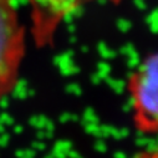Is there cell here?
Masks as SVG:
<instances>
[{"label": "cell", "mask_w": 158, "mask_h": 158, "mask_svg": "<svg viewBox=\"0 0 158 158\" xmlns=\"http://www.w3.org/2000/svg\"><path fill=\"white\" fill-rule=\"evenodd\" d=\"M127 92L138 132L158 135V51L146 56L130 73Z\"/></svg>", "instance_id": "cell-1"}, {"label": "cell", "mask_w": 158, "mask_h": 158, "mask_svg": "<svg viewBox=\"0 0 158 158\" xmlns=\"http://www.w3.org/2000/svg\"><path fill=\"white\" fill-rule=\"evenodd\" d=\"M25 49V30L15 0H0V101L19 82Z\"/></svg>", "instance_id": "cell-2"}, {"label": "cell", "mask_w": 158, "mask_h": 158, "mask_svg": "<svg viewBox=\"0 0 158 158\" xmlns=\"http://www.w3.org/2000/svg\"><path fill=\"white\" fill-rule=\"evenodd\" d=\"M136 158H158V148L153 151H146L137 154Z\"/></svg>", "instance_id": "cell-3"}]
</instances>
